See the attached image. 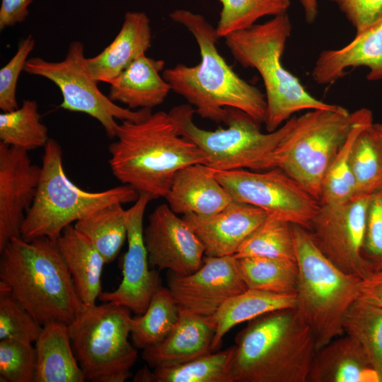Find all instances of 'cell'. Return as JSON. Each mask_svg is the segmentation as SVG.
Wrapping results in <instances>:
<instances>
[{"mask_svg":"<svg viewBox=\"0 0 382 382\" xmlns=\"http://www.w3.org/2000/svg\"><path fill=\"white\" fill-rule=\"evenodd\" d=\"M342 325L344 333L360 344L382 382V307L357 299Z\"/></svg>","mask_w":382,"mask_h":382,"instance_id":"cell-33","label":"cell"},{"mask_svg":"<svg viewBox=\"0 0 382 382\" xmlns=\"http://www.w3.org/2000/svg\"><path fill=\"white\" fill-rule=\"evenodd\" d=\"M122 204L108 205L74 224L99 251L106 264L115 260L127 237V210Z\"/></svg>","mask_w":382,"mask_h":382,"instance_id":"cell-32","label":"cell"},{"mask_svg":"<svg viewBox=\"0 0 382 382\" xmlns=\"http://www.w3.org/2000/svg\"><path fill=\"white\" fill-rule=\"evenodd\" d=\"M267 216L262 209L233 201L213 215L200 216L190 214L183 218L202 243L205 256L222 257L234 255Z\"/></svg>","mask_w":382,"mask_h":382,"instance_id":"cell-18","label":"cell"},{"mask_svg":"<svg viewBox=\"0 0 382 382\" xmlns=\"http://www.w3.org/2000/svg\"><path fill=\"white\" fill-rule=\"evenodd\" d=\"M0 253V282L42 326L51 321L69 325L86 308L56 241L15 237Z\"/></svg>","mask_w":382,"mask_h":382,"instance_id":"cell-3","label":"cell"},{"mask_svg":"<svg viewBox=\"0 0 382 382\" xmlns=\"http://www.w3.org/2000/svg\"><path fill=\"white\" fill-rule=\"evenodd\" d=\"M372 125L359 133L352 149L350 166L356 195H371L382 189V141Z\"/></svg>","mask_w":382,"mask_h":382,"instance_id":"cell-35","label":"cell"},{"mask_svg":"<svg viewBox=\"0 0 382 382\" xmlns=\"http://www.w3.org/2000/svg\"><path fill=\"white\" fill-rule=\"evenodd\" d=\"M369 69V81L382 80V19L356 34L345 46L323 51L312 70V78L321 85L335 83L349 68Z\"/></svg>","mask_w":382,"mask_h":382,"instance_id":"cell-19","label":"cell"},{"mask_svg":"<svg viewBox=\"0 0 382 382\" xmlns=\"http://www.w3.org/2000/svg\"><path fill=\"white\" fill-rule=\"evenodd\" d=\"M353 121L347 138L333 158L322 185L320 205H335L345 202L356 195L351 171V153L359 133L373 125L370 110L361 108L352 112Z\"/></svg>","mask_w":382,"mask_h":382,"instance_id":"cell-28","label":"cell"},{"mask_svg":"<svg viewBox=\"0 0 382 382\" xmlns=\"http://www.w3.org/2000/svg\"><path fill=\"white\" fill-rule=\"evenodd\" d=\"M35 39L28 35L18 44L12 58L0 69V108L3 112L18 108L16 86L20 74L24 71L28 57L35 47Z\"/></svg>","mask_w":382,"mask_h":382,"instance_id":"cell-40","label":"cell"},{"mask_svg":"<svg viewBox=\"0 0 382 382\" xmlns=\"http://www.w3.org/2000/svg\"><path fill=\"white\" fill-rule=\"evenodd\" d=\"M371 195H356L335 205H320L309 227L321 252L344 272L363 279L373 273L363 256Z\"/></svg>","mask_w":382,"mask_h":382,"instance_id":"cell-13","label":"cell"},{"mask_svg":"<svg viewBox=\"0 0 382 382\" xmlns=\"http://www.w3.org/2000/svg\"><path fill=\"white\" fill-rule=\"evenodd\" d=\"M185 27L196 40L201 57L195 66L178 64L166 69L162 76L201 117L226 124L228 108L240 110L258 123H265V95L241 79L226 63L216 47L219 36L203 16L187 9L169 14Z\"/></svg>","mask_w":382,"mask_h":382,"instance_id":"cell-1","label":"cell"},{"mask_svg":"<svg viewBox=\"0 0 382 382\" xmlns=\"http://www.w3.org/2000/svg\"><path fill=\"white\" fill-rule=\"evenodd\" d=\"M291 227L299 269L295 309L311 329L318 350L345 334L343 319L359 298L361 279L331 262L308 229Z\"/></svg>","mask_w":382,"mask_h":382,"instance_id":"cell-6","label":"cell"},{"mask_svg":"<svg viewBox=\"0 0 382 382\" xmlns=\"http://www.w3.org/2000/svg\"><path fill=\"white\" fill-rule=\"evenodd\" d=\"M37 103L23 100L13 110L0 114V140L7 146L25 151L45 147L49 141L48 129L40 121Z\"/></svg>","mask_w":382,"mask_h":382,"instance_id":"cell-34","label":"cell"},{"mask_svg":"<svg viewBox=\"0 0 382 382\" xmlns=\"http://www.w3.org/2000/svg\"><path fill=\"white\" fill-rule=\"evenodd\" d=\"M227 127L207 130L193 120L195 108L187 105L173 108L168 113L180 135L202 151L209 168L230 170H268V162L278 144L294 125L291 117L274 132L263 133L260 123L245 112L228 108Z\"/></svg>","mask_w":382,"mask_h":382,"instance_id":"cell-8","label":"cell"},{"mask_svg":"<svg viewBox=\"0 0 382 382\" xmlns=\"http://www.w3.org/2000/svg\"><path fill=\"white\" fill-rule=\"evenodd\" d=\"M56 243L80 300L86 307L95 306L102 293L101 276L106 264L103 257L71 224L63 230Z\"/></svg>","mask_w":382,"mask_h":382,"instance_id":"cell-25","label":"cell"},{"mask_svg":"<svg viewBox=\"0 0 382 382\" xmlns=\"http://www.w3.org/2000/svg\"><path fill=\"white\" fill-rule=\"evenodd\" d=\"M235 342L234 382H308L317 346L295 308L249 320Z\"/></svg>","mask_w":382,"mask_h":382,"instance_id":"cell-4","label":"cell"},{"mask_svg":"<svg viewBox=\"0 0 382 382\" xmlns=\"http://www.w3.org/2000/svg\"><path fill=\"white\" fill-rule=\"evenodd\" d=\"M209 169L233 201L258 207L308 230L320 209L318 200L279 168L263 173Z\"/></svg>","mask_w":382,"mask_h":382,"instance_id":"cell-12","label":"cell"},{"mask_svg":"<svg viewBox=\"0 0 382 382\" xmlns=\"http://www.w3.org/2000/svg\"><path fill=\"white\" fill-rule=\"evenodd\" d=\"M165 198L177 214L200 216L213 215L233 201L209 167L202 163L178 170Z\"/></svg>","mask_w":382,"mask_h":382,"instance_id":"cell-21","label":"cell"},{"mask_svg":"<svg viewBox=\"0 0 382 382\" xmlns=\"http://www.w3.org/2000/svg\"><path fill=\"white\" fill-rule=\"evenodd\" d=\"M236 259L240 274L248 289L279 294H296L299 277L296 260L267 257Z\"/></svg>","mask_w":382,"mask_h":382,"instance_id":"cell-30","label":"cell"},{"mask_svg":"<svg viewBox=\"0 0 382 382\" xmlns=\"http://www.w3.org/2000/svg\"><path fill=\"white\" fill-rule=\"evenodd\" d=\"M117 140L109 145V164L123 185L151 199L166 197L180 169L207 164L202 151L180 135L168 112L151 113L140 122L122 121Z\"/></svg>","mask_w":382,"mask_h":382,"instance_id":"cell-2","label":"cell"},{"mask_svg":"<svg viewBox=\"0 0 382 382\" xmlns=\"http://www.w3.org/2000/svg\"><path fill=\"white\" fill-rule=\"evenodd\" d=\"M372 129L375 134L382 141V122L374 123L372 125Z\"/></svg>","mask_w":382,"mask_h":382,"instance_id":"cell-47","label":"cell"},{"mask_svg":"<svg viewBox=\"0 0 382 382\" xmlns=\"http://www.w3.org/2000/svg\"><path fill=\"white\" fill-rule=\"evenodd\" d=\"M151 372L149 369L144 367L137 372L133 381L137 382H151Z\"/></svg>","mask_w":382,"mask_h":382,"instance_id":"cell-46","label":"cell"},{"mask_svg":"<svg viewBox=\"0 0 382 382\" xmlns=\"http://www.w3.org/2000/svg\"><path fill=\"white\" fill-rule=\"evenodd\" d=\"M306 21L311 24L317 18L318 15V0H300Z\"/></svg>","mask_w":382,"mask_h":382,"instance_id":"cell-45","label":"cell"},{"mask_svg":"<svg viewBox=\"0 0 382 382\" xmlns=\"http://www.w3.org/2000/svg\"><path fill=\"white\" fill-rule=\"evenodd\" d=\"M150 20L144 12L128 11L110 44L85 66L97 82L110 83L134 60L146 53L151 43Z\"/></svg>","mask_w":382,"mask_h":382,"instance_id":"cell-22","label":"cell"},{"mask_svg":"<svg viewBox=\"0 0 382 382\" xmlns=\"http://www.w3.org/2000/svg\"><path fill=\"white\" fill-rule=\"evenodd\" d=\"M144 240L149 265L153 269L187 275L202 265V243L190 226L168 204L158 205L148 216Z\"/></svg>","mask_w":382,"mask_h":382,"instance_id":"cell-15","label":"cell"},{"mask_svg":"<svg viewBox=\"0 0 382 382\" xmlns=\"http://www.w3.org/2000/svg\"><path fill=\"white\" fill-rule=\"evenodd\" d=\"M151 197L139 195L127 210V250L122 264V279L116 289L102 292L98 299L128 308L137 315L146 310L151 297L161 286L158 273L151 270L144 240V214Z\"/></svg>","mask_w":382,"mask_h":382,"instance_id":"cell-16","label":"cell"},{"mask_svg":"<svg viewBox=\"0 0 382 382\" xmlns=\"http://www.w3.org/2000/svg\"><path fill=\"white\" fill-rule=\"evenodd\" d=\"M358 299L382 307V269L361 280Z\"/></svg>","mask_w":382,"mask_h":382,"instance_id":"cell-44","label":"cell"},{"mask_svg":"<svg viewBox=\"0 0 382 382\" xmlns=\"http://www.w3.org/2000/svg\"><path fill=\"white\" fill-rule=\"evenodd\" d=\"M295 307L296 295L248 289L228 300L212 316L216 325L212 352L220 346L224 336L235 325L269 312Z\"/></svg>","mask_w":382,"mask_h":382,"instance_id":"cell-27","label":"cell"},{"mask_svg":"<svg viewBox=\"0 0 382 382\" xmlns=\"http://www.w3.org/2000/svg\"><path fill=\"white\" fill-rule=\"evenodd\" d=\"M42 326L0 282V340L13 339L35 342Z\"/></svg>","mask_w":382,"mask_h":382,"instance_id":"cell-38","label":"cell"},{"mask_svg":"<svg viewBox=\"0 0 382 382\" xmlns=\"http://www.w3.org/2000/svg\"><path fill=\"white\" fill-rule=\"evenodd\" d=\"M339 6L356 34L382 19V0H344Z\"/></svg>","mask_w":382,"mask_h":382,"instance_id":"cell-42","label":"cell"},{"mask_svg":"<svg viewBox=\"0 0 382 382\" xmlns=\"http://www.w3.org/2000/svg\"><path fill=\"white\" fill-rule=\"evenodd\" d=\"M235 352L233 345L185 363L155 367L151 382H234Z\"/></svg>","mask_w":382,"mask_h":382,"instance_id":"cell-31","label":"cell"},{"mask_svg":"<svg viewBox=\"0 0 382 382\" xmlns=\"http://www.w3.org/2000/svg\"><path fill=\"white\" fill-rule=\"evenodd\" d=\"M35 343V382L86 381L72 347L68 325L56 321L45 324Z\"/></svg>","mask_w":382,"mask_h":382,"instance_id":"cell-26","label":"cell"},{"mask_svg":"<svg viewBox=\"0 0 382 382\" xmlns=\"http://www.w3.org/2000/svg\"><path fill=\"white\" fill-rule=\"evenodd\" d=\"M363 256L373 272L382 269V189L369 199Z\"/></svg>","mask_w":382,"mask_h":382,"instance_id":"cell-41","label":"cell"},{"mask_svg":"<svg viewBox=\"0 0 382 382\" xmlns=\"http://www.w3.org/2000/svg\"><path fill=\"white\" fill-rule=\"evenodd\" d=\"M332 2L336 3L338 5L340 4L344 0H329Z\"/></svg>","mask_w":382,"mask_h":382,"instance_id":"cell-48","label":"cell"},{"mask_svg":"<svg viewBox=\"0 0 382 382\" xmlns=\"http://www.w3.org/2000/svg\"><path fill=\"white\" fill-rule=\"evenodd\" d=\"M41 167L28 151L0 142V251L15 237H21L27 212L34 201Z\"/></svg>","mask_w":382,"mask_h":382,"instance_id":"cell-17","label":"cell"},{"mask_svg":"<svg viewBox=\"0 0 382 382\" xmlns=\"http://www.w3.org/2000/svg\"><path fill=\"white\" fill-rule=\"evenodd\" d=\"M308 382H380L360 344L346 335L317 350Z\"/></svg>","mask_w":382,"mask_h":382,"instance_id":"cell-23","label":"cell"},{"mask_svg":"<svg viewBox=\"0 0 382 382\" xmlns=\"http://www.w3.org/2000/svg\"><path fill=\"white\" fill-rule=\"evenodd\" d=\"M221 10L216 27L219 37L247 29L264 16L287 13L290 0H219Z\"/></svg>","mask_w":382,"mask_h":382,"instance_id":"cell-37","label":"cell"},{"mask_svg":"<svg viewBox=\"0 0 382 382\" xmlns=\"http://www.w3.org/2000/svg\"><path fill=\"white\" fill-rule=\"evenodd\" d=\"M130 310L112 302L86 307L69 325L86 381L124 382L132 377L137 348L129 341Z\"/></svg>","mask_w":382,"mask_h":382,"instance_id":"cell-10","label":"cell"},{"mask_svg":"<svg viewBox=\"0 0 382 382\" xmlns=\"http://www.w3.org/2000/svg\"><path fill=\"white\" fill-rule=\"evenodd\" d=\"M33 0H1L0 29L2 30L23 22L29 14L28 6Z\"/></svg>","mask_w":382,"mask_h":382,"instance_id":"cell-43","label":"cell"},{"mask_svg":"<svg viewBox=\"0 0 382 382\" xmlns=\"http://www.w3.org/2000/svg\"><path fill=\"white\" fill-rule=\"evenodd\" d=\"M164 66L162 59L139 56L109 83L108 98L129 109H152L161 105L171 91L161 75Z\"/></svg>","mask_w":382,"mask_h":382,"instance_id":"cell-24","label":"cell"},{"mask_svg":"<svg viewBox=\"0 0 382 382\" xmlns=\"http://www.w3.org/2000/svg\"><path fill=\"white\" fill-rule=\"evenodd\" d=\"M291 223L269 215L243 242L236 258L267 257L296 260Z\"/></svg>","mask_w":382,"mask_h":382,"instance_id":"cell-36","label":"cell"},{"mask_svg":"<svg viewBox=\"0 0 382 382\" xmlns=\"http://www.w3.org/2000/svg\"><path fill=\"white\" fill-rule=\"evenodd\" d=\"M168 285L180 308L205 317L213 316L228 300L248 289L233 255L205 256L190 274L171 272Z\"/></svg>","mask_w":382,"mask_h":382,"instance_id":"cell-14","label":"cell"},{"mask_svg":"<svg viewBox=\"0 0 382 382\" xmlns=\"http://www.w3.org/2000/svg\"><path fill=\"white\" fill-rule=\"evenodd\" d=\"M216 325L205 317L180 308L178 321L161 342L143 349L142 358L151 367L185 363L212 352Z\"/></svg>","mask_w":382,"mask_h":382,"instance_id":"cell-20","label":"cell"},{"mask_svg":"<svg viewBox=\"0 0 382 382\" xmlns=\"http://www.w3.org/2000/svg\"><path fill=\"white\" fill-rule=\"evenodd\" d=\"M84 46L80 41L70 42L65 57L59 62H50L40 57L28 59L24 71L45 78L60 90L63 100L60 108L85 113L98 121L107 136L116 137L120 121L140 122L147 118L151 109L131 110L117 105L105 96L85 66Z\"/></svg>","mask_w":382,"mask_h":382,"instance_id":"cell-11","label":"cell"},{"mask_svg":"<svg viewBox=\"0 0 382 382\" xmlns=\"http://www.w3.org/2000/svg\"><path fill=\"white\" fill-rule=\"evenodd\" d=\"M62 163L61 146L50 139L44 147L37 192L21 228L25 241L47 237L56 241L71 223L108 205L135 202L139 197L134 188L123 184L100 192L82 190L68 178Z\"/></svg>","mask_w":382,"mask_h":382,"instance_id":"cell-7","label":"cell"},{"mask_svg":"<svg viewBox=\"0 0 382 382\" xmlns=\"http://www.w3.org/2000/svg\"><path fill=\"white\" fill-rule=\"evenodd\" d=\"M36 366V350L32 342L0 340L1 382H35Z\"/></svg>","mask_w":382,"mask_h":382,"instance_id":"cell-39","label":"cell"},{"mask_svg":"<svg viewBox=\"0 0 382 382\" xmlns=\"http://www.w3.org/2000/svg\"><path fill=\"white\" fill-rule=\"evenodd\" d=\"M179 316L180 307L169 289L161 286L145 312L130 319L132 345L145 349L161 342L176 325Z\"/></svg>","mask_w":382,"mask_h":382,"instance_id":"cell-29","label":"cell"},{"mask_svg":"<svg viewBox=\"0 0 382 382\" xmlns=\"http://www.w3.org/2000/svg\"><path fill=\"white\" fill-rule=\"evenodd\" d=\"M352 121V112L337 105L296 117L294 126L271 155L268 170H282L320 202L323 179Z\"/></svg>","mask_w":382,"mask_h":382,"instance_id":"cell-9","label":"cell"},{"mask_svg":"<svg viewBox=\"0 0 382 382\" xmlns=\"http://www.w3.org/2000/svg\"><path fill=\"white\" fill-rule=\"evenodd\" d=\"M291 32V21L286 13L224 37L235 60L243 67L256 69L261 76L265 88V125L268 132L279 128L295 112L331 109L337 105L313 96L284 68L282 57Z\"/></svg>","mask_w":382,"mask_h":382,"instance_id":"cell-5","label":"cell"}]
</instances>
